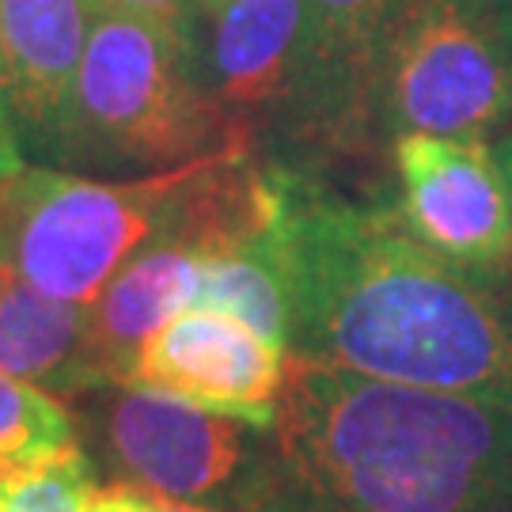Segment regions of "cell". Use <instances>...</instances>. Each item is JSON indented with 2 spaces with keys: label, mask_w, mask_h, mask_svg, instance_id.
Instances as JSON below:
<instances>
[{
  "label": "cell",
  "mask_w": 512,
  "mask_h": 512,
  "mask_svg": "<svg viewBox=\"0 0 512 512\" xmlns=\"http://www.w3.org/2000/svg\"><path fill=\"white\" fill-rule=\"evenodd\" d=\"M497 160H501V171H505V179H509V186H512V137L501 145V156H497Z\"/></svg>",
  "instance_id": "obj_19"
},
{
  "label": "cell",
  "mask_w": 512,
  "mask_h": 512,
  "mask_svg": "<svg viewBox=\"0 0 512 512\" xmlns=\"http://www.w3.org/2000/svg\"><path fill=\"white\" fill-rule=\"evenodd\" d=\"M285 368L289 349L224 311L190 308L148 338L122 384L266 429L277 414Z\"/></svg>",
  "instance_id": "obj_9"
},
{
  "label": "cell",
  "mask_w": 512,
  "mask_h": 512,
  "mask_svg": "<svg viewBox=\"0 0 512 512\" xmlns=\"http://www.w3.org/2000/svg\"><path fill=\"white\" fill-rule=\"evenodd\" d=\"M304 35V0H209L194 54L205 88L232 126L258 145L293 95Z\"/></svg>",
  "instance_id": "obj_10"
},
{
  "label": "cell",
  "mask_w": 512,
  "mask_h": 512,
  "mask_svg": "<svg viewBox=\"0 0 512 512\" xmlns=\"http://www.w3.org/2000/svg\"><path fill=\"white\" fill-rule=\"evenodd\" d=\"M95 463L84 448L69 456L0 471V512H92Z\"/></svg>",
  "instance_id": "obj_15"
},
{
  "label": "cell",
  "mask_w": 512,
  "mask_h": 512,
  "mask_svg": "<svg viewBox=\"0 0 512 512\" xmlns=\"http://www.w3.org/2000/svg\"><path fill=\"white\" fill-rule=\"evenodd\" d=\"M505 16H509V31H512V0H505Z\"/></svg>",
  "instance_id": "obj_20"
},
{
  "label": "cell",
  "mask_w": 512,
  "mask_h": 512,
  "mask_svg": "<svg viewBox=\"0 0 512 512\" xmlns=\"http://www.w3.org/2000/svg\"><path fill=\"white\" fill-rule=\"evenodd\" d=\"M92 512H217L205 509V505H190L179 497H164L141 490V486H129V482H107L95 490Z\"/></svg>",
  "instance_id": "obj_17"
},
{
  "label": "cell",
  "mask_w": 512,
  "mask_h": 512,
  "mask_svg": "<svg viewBox=\"0 0 512 512\" xmlns=\"http://www.w3.org/2000/svg\"><path fill=\"white\" fill-rule=\"evenodd\" d=\"M95 8H110V12H126V16L160 23L167 31L183 35L194 42L198 35V19H202L205 0H92Z\"/></svg>",
  "instance_id": "obj_16"
},
{
  "label": "cell",
  "mask_w": 512,
  "mask_h": 512,
  "mask_svg": "<svg viewBox=\"0 0 512 512\" xmlns=\"http://www.w3.org/2000/svg\"><path fill=\"white\" fill-rule=\"evenodd\" d=\"M251 145L205 88L194 42L160 23L95 8L57 167L145 179Z\"/></svg>",
  "instance_id": "obj_3"
},
{
  "label": "cell",
  "mask_w": 512,
  "mask_h": 512,
  "mask_svg": "<svg viewBox=\"0 0 512 512\" xmlns=\"http://www.w3.org/2000/svg\"><path fill=\"white\" fill-rule=\"evenodd\" d=\"M76 448V418L69 403L0 372V471L38 467Z\"/></svg>",
  "instance_id": "obj_14"
},
{
  "label": "cell",
  "mask_w": 512,
  "mask_h": 512,
  "mask_svg": "<svg viewBox=\"0 0 512 512\" xmlns=\"http://www.w3.org/2000/svg\"><path fill=\"white\" fill-rule=\"evenodd\" d=\"M198 308L224 311L274 346L289 349V289L277 247V220L262 236L239 243L205 266Z\"/></svg>",
  "instance_id": "obj_13"
},
{
  "label": "cell",
  "mask_w": 512,
  "mask_h": 512,
  "mask_svg": "<svg viewBox=\"0 0 512 512\" xmlns=\"http://www.w3.org/2000/svg\"><path fill=\"white\" fill-rule=\"evenodd\" d=\"M406 0H304L293 95L274 137L300 152H365L376 129V80L391 27Z\"/></svg>",
  "instance_id": "obj_7"
},
{
  "label": "cell",
  "mask_w": 512,
  "mask_h": 512,
  "mask_svg": "<svg viewBox=\"0 0 512 512\" xmlns=\"http://www.w3.org/2000/svg\"><path fill=\"white\" fill-rule=\"evenodd\" d=\"M512 122V31L505 0H406L380 61V137L486 141Z\"/></svg>",
  "instance_id": "obj_5"
},
{
  "label": "cell",
  "mask_w": 512,
  "mask_h": 512,
  "mask_svg": "<svg viewBox=\"0 0 512 512\" xmlns=\"http://www.w3.org/2000/svg\"><path fill=\"white\" fill-rule=\"evenodd\" d=\"M92 19V0H0L4 95L27 164L57 167Z\"/></svg>",
  "instance_id": "obj_11"
},
{
  "label": "cell",
  "mask_w": 512,
  "mask_h": 512,
  "mask_svg": "<svg viewBox=\"0 0 512 512\" xmlns=\"http://www.w3.org/2000/svg\"><path fill=\"white\" fill-rule=\"evenodd\" d=\"M213 160L145 179H95L27 164L0 179V270L38 293L92 304L110 277L175 220Z\"/></svg>",
  "instance_id": "obj_4"
},
{
  "label": "cell",
  "mask_w": 512,
  "mask_h": 512,
  "mask_svg": "<svg viewBox=\"0 0 512 512\" xmlns=\"http://www.w3.org/2000/svg\"><path fill=\"white\" fill-rule=\"evenodd\" d=\"M0 372L61 403L114 387V372L95 342L92 308L38 293L19 277L0 281Z\"/></svg>",
  "instance_id": "obj_12"
},
{
  "label": "cell",
  "mask_w": 512,
  "mask_h": 512,
  "mask_svg": "<svg viewBox=\"0 0 512 512\" xmlns=\"http://www.w3.org/2000/svg\"><path fill=\"white\" fill-rule=\"evenodd\" d=\"M277 167L289 357L421 391L512 403V277L421 243L395 205H365Z\"/></svg>",
  "instance_id": "obj_1"
},
{
  "label": "cell",
  "mask_w": 512,
  "mask_h": 512,
  "mask_svg": "<svg viewBox=\"0 0 512 512\" xmlns=\"http://www.w3.org/2000/svg\"><path fill=\"white\" fill-rule=\"evenodd\" d=\"M410 232L467 270L512 277V186L486 141L403 133L391 141Z\"/></svg>",
  "instance_id": "obj_8"
},
{
  "label": "cell",
  "mask_w": 512,
  "mask_h": 512,
  "mask_svg": "<svg viewBox=\"0 0 512 512\" xmlns=\"http://www.w3.org/2000/svg\"><path fill=\"white\" fill-rule=\"evenodd\" d=\"M27 167V156L19 148L16 126H12V114H8V95H4V61H0V179L16 175Z\"/></svg>",
  "instance_id": "obj_18"
},
{
  "label": "cell",
  "mask_w": 512,
  "mask_h": 512,
  "mask_svg": "<svg viewBox=\"0 0 512 512\" xmlns=\"http://www.w3.org/2000/svg\"><path fill=\"white\" fill-rule=\"evenodd\" d=\"M92 444L114 482H129L152 494L205 501L232 494L258 429L190 406L164 391L114 384L84 395Z\"/></svg>",
  "instance_id": "obj_6"
},
{
  "label": "cell",
  "mask_w": 512,
  "mask_h": 512,
  "mask_svg": "<svg viewBox=\"0 0 512 512\" xmlns=\"http://www.w3.org/2000/svg\"><path fill=\"white\" fill-rule=\"evenodd\" d=\"M236 512H512V403L289 357Z\"/></svg>",
  "instance_id": "obj_2"
},
{
  "label": "cell",
  "mask_w": 512,
  "mask_h": 512,
  "mask_svg": "<svg viewBox=\"0 0 512 512\" xmlns=\"http://www.w3.org/2000/svg\"><path fill=\"white\" fill-rule=\"evenodd\" d=\"M205 4H209V0H205Z\"/></svg>",
  "instance_id": "obj_22"
},
{
  "label": "cell",
  "mask_w": 512,
  "mask_h": 512,
  "mask_svg": "<svg viewBox=\"0 0 512 512\" xmlns=\"http://www.w3.org/2000/svg\"><path fill=\"white\" fill-rule=\"evenodd\" d=\"M4 277H8V274H4V270H0V281H4Z\"/></svg>",
  "instance_id": "obj_21"
}]
</instances>
